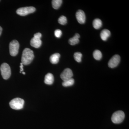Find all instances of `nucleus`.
I'll list each match as a JSON object with an SVG mask.
<instances>
[{
  "instance_id": "nucleus-6",
  "label": "nucleus",
  "mask_w": 129,
  "mask_h": 129,
  "mask_svg": "<svg viewBox=\"0 0 129 129\" xmlns=\"http://www.w3.org/2000/svg\"><path fill=\"white\" fill-rule=\"evenodd\" d=\"M35 11V8L33 7H27L19 8L16 11V13L20 16H24L34 13Z\"/></svg>"
},
{
  "instance_id": "nucleus-19",
  "label": "nucleus",
  "mask_w": 129,
  "mask_h": 129,
  "mask_svg": "<svg viewBox=\"0 0 129 129\" xmlns=\"http://www.w3.org/2000/svg\"><path fill=\"white\" fill-rule=\"evenodd\" d=\"M74 57L75 60L76 62H81L82 54L80 52H75L74 54Z\"/></svg>"
},
{
  "instance_id": "nucleus-2",
  "label": "nucleus",
  "mask_w": 129,
  "mask_h": 129,
  "mask_svg": "<svg viewBox=\"0 0 129 129\" xmlns=\"http://www.w3.org/2000/svg\"><path fill=\"white\" fill-rule=\"evenodd\" d=\"M24 104V100L19 98H14L9 102L10 107L15 110L22 109L23 108Z\"/></svg>"
},
{
  "instance_id": "nucleus-25",
  "label": "nucleus",
  "mask_w": 129,
  "mask_h": 129,
  "mask_svg": "<svg viewBox=\"0 0 129 129\" xmlns=\"http://www.w3.org/2000/svg\"><path fill=\"white\" fill-rule=\"evenodd\" d=\"M22 73L24 75H25V73L24 72H22Z\"/></svg>"
},
{
  "instance_id": "nucleus-11",
  "label": "nucleus",
  "mask_w": 129,
  "mask_h": 129,
  "mask_svg": "<svg viewBox=\"0 0 129 129\" xmlns=\"http://www.w3.org/2000/svg\"><path fill=\"white\" fill-rule=\"evenodd\" d=\"M54 81V76L51 73H48L45 76L44 82L46 84L49 85L52 84Z\"/></svg>"
},
{
  "instance_id": "nucleus-4",
  "label": "nucleus",
  "mask_w": 129,
  "mask_h": 129,
  "mask_svg": "<svg viewBox=\"0 0 129 129\" xmlns=\"http://www.w3.org/2000/svg\"><path fill=\"white\" fill-rule=\"evenodd\" d=\"M124 118V113L122 111H117L113 114L111 119L114 123L119 124L123 121Z\"/></svg>"
},
{
  "instance_id": "nucleus-8",
  "label": "nucleus",
  "mask_w": 129,
  "mask_h": 129,
  "mask_svg": "<svg viewBox=\"0 0 129 129\" xmlns=\"http://www.w3.org/2000/svg\"><path fill=\"white\" fill-rule=\"evenodd\" d=\"M73 76V73L70 69L67 68L61 74L60 77L63 81L72 78Z\"/></svg>"
},
{
  "instance_id": "nucleus-5",
  "label": "nucleus",
  "mask_w": 129,
  "mask_h": 129,
  "mask_svg": "<svg viewBox=\"0 0 129 129\" xmlns=\"http://www.w3.org/2000/svg\"><path fill=\"white\" fill-rule=\"evenodd\" d=\"M19 44L16 40H14L10 42L9 45V52L10 55L12 56H15L18 52Z\"/></svg>"
},
{
  "instance_id": "nucleus-21",
  "label": "nucleus",
  "mask_w": 129,
  "mask_h": 129,
  "mask_svg": "<svg viewBox=\"0 0 129 129\" xmlns=\"http://www.w3.org/2000/svg\"><path fill=\"white\" fill-rule=\"evenodd\" d=\"M62 35L61 30L60 29H57L55 31V35L57 38H60Z\"/></svg>"
},
{
  "instance_id": "nucleus-14",
  "label": "nucleus",
  "mask_w": 129,
  "mask_h": 129,
  "mask_svg": "<svg viewBox=\"0 0 129 129\" xmlns=\"http://www.w3.org/2000/svg\"><path fill=\"white\" fill-rule=\"evenodd\" d=\"M111 35V32L108 29H104L101 32L100 36L102 40L106 41Z\"/></svg>"
},
{
  "instance_id": "nucleus-3",
  "label": "nucleus",
  "mask_w": 129,
  "mask_h": 129,
  "mask_svg": "<svg viewBox=\"0 0 129 129\" xmlns=\"http://www.w3.org/2000/svg\"><path fill=\"white\" fill-rule=\"evenodd\" d=\"M0 70L3 78L5 80L9 79L11 75V68L7 63H3L0 67Z\"/></svg>"
},
{
  "instance_id": "nucleus-13",
  "label": "nucleus",
  "mask_w": 129,
  "mask_h": 129,
  "mask_svg": "<svg viewBox=\"0 0 129 129\" xmlns=\"http://www.w3.org/2000/svg\"><path fill=\"white\" fill-rule=\"evenodd\" d=\"M60 55L58 53H55L51 56L50 58V62L52 64H57L59 61Z\"/></svg>"
},
{
  "instance_id": "nucleus-18",
  "label": "nucleus",
  "mask_w": 129,
  "mask_h": 129,
  "mask_svg": "<svg viewBox=\"0 0 129 129\" xmlns=\"http://www.w3.org/2000/svg\"><path fill=\"white\" fill-rule=\"evenodd\" d=\"M94 58L97 60H99L101 59L102 54L101 52L98 50H96L94 51L93 54Z\"/></svg>"
},
{
  "instance_id": "nucleus-17",
  "label": "nucleus",
  "mask_w": 129,
  "mask_h": 129,
  "mask_svg": "<svg viewBox=\"0 0 129 129\" xmlns=\"http://www.w3.org/2000/svg\"><path fill=\"white\" fill-rule=\"evenodd\" d=\"M74 80L73 79H69L63 81L62 83V85L64 87H68V86H71L74 84Z\"/></svg>"
},
{
  "instance_id": "nucleus-9",
  "label": "nucleus",
  "mask_w": 129,
  "mask_h": 129,
  "mask_svg": "<svg viewBox=\"0 0 129 129\" xmlns=\"http://www.w3.org/2000/svg\"><path fill=\"white\" fill-rule=\"evenodd\" d=\"M76 17L79 23L83 24L85 22L86 16L85 13L81 10H79L76 12Z\"/></svg>"
},
{
  "instance_id": "nucleus-7",
  "label": "nucleus",
  "mask_w": 129,
  "mask_h": 129,
  "mask_svg": "<svg viewBox=\"0 0 129 129\" xmlns=\"http://www.w3.org/2000/svg\"><path fill=\"white\" fill-rule=\"evenodd\" d=\"M120 57L118 55H115L110 59L109 61L108 65L110 68H114L118 65L120 62Z\"/></svg>"
},
{
  "instance_id": "nucleus-10",
  "label": "nucleus",
  "mask_w": 129,
  "mask_h": 129,
  "mask_svg": "<svg viewBox=\"0 0 129 129\" xmlns=\"http://www.w3.org/2000/svg\"><path fill=\"white\" fill-rule=\"evenodd\" d=\"M30 44L31 46L35 48H38L41 46L42 41L40 39L34 37L30 41Z\"/></svg>"
},
{
  "instance_id": "nucleus-12",
  "label": "nucleus",
  "mask_w": 129,
  "mask_h": 129,
  "mask_svg": "<svg viewBox=\"0 0 129 129\" xmlns=\"http://www.w3.org/2000/svg\"><path fill=\"white\" fill-rule=\"evenodd\" d=\"M80 37V35L78 33H76L73 37L70 39L69 40V43L72 45H74L78 44L79 42V38Z\"/></svg>"
},
{
  "instance_id": "nucleus-22",
  "label": "nucleus",
  "mask_w": 129,
  "mask_h": 129,
  "mask_svg": "<svg viewBox=\"0 0 129 129\" xmlns=\"http://www.w3.org/2000/svg\"><path fill=\"white\" fill-rule=\"evenodd\" d=\"M42 36L40 32H38V33L35 34L34 35V37L35 38H38V39H40Z\"/></svg>"
},
{
  "instance_id": "nucleus-15",
  "label": "nucleus",
  "mask_w": 129,
  "mask_h": 129,
  "mask_svg": "<svg viewBox=\"0 0 129 129\" xmlns=\"http://www.w3.org/2000/svg\"><path fill=\"white\" fill-rule=\"evenodd\" d=\"M62 1V0H53L52 1V4L53 8L57 9L59 8L61 6Z\"/></svg>"
},
{
  "instance_id": "nucleus-20",
  "label": "nucleus",
  "mask_w": 129,
  "mask_h": 129,
  "mask_svg": "<svg viewBox=\"0 0 129 129\" xmlns=\"http://www.w3.org/2000/svg\"><path fill=\"white\" fill-rule=\"evenodd\" d=\"M67 18L63 16L60 17L58 19V23L62 25H65L67 24Z\"/></svg>"
},
{
  "instance_id": "nucleus-1",
  "label": "nucleus",
  "mask_w": 129,
  "mask_h": 129,
  "mask_svg": "<svg viewBox=\"0 0 129 129\" xmlns=\"http://www.w3.org/2000/svg\"><path fill=\"white\" fill-rule=\"evenodd\" d=\"M34 57V52L29 48H25L22 55V63L24 65H28L31 63Z\"/></svg>"
},
{
  "instance_id": "nucleus-24",
  "label": "nucleus",
  "mask_w": 129,
  "mask_h": 129,
  "mask_svg": "<svg viewBox=\"0 0 129 129\" xmlns=\"http://www.w3.org/2000/svg\"><path fill=\"white\" fill-rule=\"evenodd\" d=\"M2 28L0 26V35L1 34L2 32Z\"/></svg>"
},
{
  "instance_id": "nucleus-23",
  "label": "nucleus",
  "mask_w": 129,
  "mask_h": 129,
  "mask_svg": "<svg viewBox=\"0 0 129 129\" xmlns=\"http://www.w3.org/2000/svg\"><path fill=\"white\" fill-rule=\"evenodd\" d=\"M23 64L21 63L20 64V73H21L22 72H23Z\"/></svg>"
},
{
  "instance_id": "nucleus-16",
  "label": "nucleus",
  "mask_w": 129,
  "mask_h": 129,
  "mask_svg": "<svg viewBox=\"0 0 129 129\" xmlns=\"http://www.w3.org/2000/svg\"><path fill=\"white\" fill-rule=\"evenodd\" d=\"M102 22L99 19H94L93 22V26L96 29H99L102 26Z\"/></svg>"
}]
</instances>
